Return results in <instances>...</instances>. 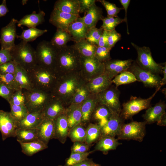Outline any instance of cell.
Wrapping results in <instances>:
<instances>
[{
    "label": "cell",
    "mask_w": 166,
    "mask_h": 166,
    "mask_svg": "<svg viewBox=\"0 0 166 166\" xmlns=\"http://www.w3.org/2000/svg\"><path fill=\"white\" fill-rule=\"evenodd\" d=\"M27 71L33 89L50 93L57 80L53 70L38 65Z\"/></svg>",
    "instance_id": "obj_1"
},
{
    "label": "cell",
    "mask_w": 166,
    "mask_h": 166,
    "mask_svg": "<svg viewBox=\"0 0 166 166\" xmlns=\"http://www.w3.org/2000/svg\"><path fill=\"white\" fill-rule=\"evenodd\" d=\"M81 67V56L73 45L58 50L53 70L57 74Z\"/></svg>",
    "instance_id": "obj_2"
},
{
    "label": "cell",
    "mask_w": 166,
    "mask_h": 166,
    "mask_svg": "<svg viewBox=\"0 0 166 166\" xmlns=\"http://www.w3.org/2000/svg\"><path fill=\"white\" fill-rule=\"evenodd\" d=\"M11 51L13 60L26 71L37 65L35 50L28 43L22 41Z\"/></svg>",
    "instance_id": "obj_3"
},
{
    "label": "cell",
    "mask_w": 166,
    "mask_h": 166,
    "mask_svg": "<svg viewBox=\"0 0 166 166\" xmlns=\"http://www.w3.org/2000/svg\"><path fill=\"white\" fill-rule=\"evenodd\" d=\"M24 90L25 105L29 113L42 111L52 97L51 93L40 89Z\"/></svg>",
    "instance_id": "obj_4"
},
{
    "label": "cell",
    "mask_w": 166,
    "mask_h": 166,
    "mask_svg": "<svg viewBox=\"0 0 166 166\" xmlns=\"http://www.w3.org/2000/svg\"><path fill=\"white\" fill-rule=\"evenodd\" d=\"M160 88L156 89L154 93L146 99L131 96L129 100L122 105L120 115L121 118L124 121L130 119L141 110L148 108L152 99Z\"/></svg>",
    "instance_id": "obj_5"
},
{
    "label": "cell",
    "mask_w": 166,
    "mask_h": 166,
    "mask_svg": "<svg viewBox=\"0 0 166 166\" xmlns=\"http://www.w3.org/2000/svg\"><path fill=\"white\" fill-rule=\"evenodd\" d=\"M58 51L50 42H40L35 50L37 65L53 70Z\"/></svg>",
    "instance_id": "obj_6"
},
{
    "label": "cell",
    "mask_w": 166,
    "mask_h": 166,
    "mask_svg": "<svg viewBox=\"0 0 166 166\" xmlns=\"http://www.w3.org/2000/svg\"><path fill=\"white\" fill-rule=\"evenodd\" d=\"M131 44L136 51L137 54L136 61L139 67L155 74L162 73V65L157 63L153 59L149 47H140L132 42Z\"/></svg>",
    "instance_id": "obj_7"
},
{
    "label": "cell",
    "mask_w": 166,
    "mask_h": 166,
    "mask_svg": "<svg viewBox=\"0 0 166 166\" xmlns=\"http://www.w3.org/2000/svg\"><path fill=\"white\" fill-rule=\"evenodd\" d=\"M146 122L133 121L127 124L124 123L117 139L133 140L142 142L146 134Z\"/></svg>",
    "instance_id": "obj_8"
},
{
    "label": "cell",
    "mask_w": 166,
    "mask_h": 166,
    "mask_svg": "<svg viewBox=\"0 0 166 166\" xmlns=\"http://www.w3.org/2000/svg\"><path fill=\"white\" fill-rule=\"evenodd\" d=\"M97 101L100 104L107 107L113 113L120 115L121 106L119 100L120 92L117 87L114 86L99 93Z\"/></svg>",
    "instance_id": "obj_9"
},
{
    "label": "cell",
    "mask_w": 166,
    "mask_h": 166,
    "mask_svg": "<svg viewBox=\"0 0 166 166\" xmlns=\"http://www.w3.org/2000/svg\"><path fill=\"white\" fill-rule=\"evenodd\" d=\"M128 70L134 75L137 81L142 82L145 86L155 88L156 89L161 87L162 78L158 74L145 70L135 63L132 64Z\"/></svg>",
    "instance_id": "obj_10"
},
{
    "label": "cell",
    "mask_w": 166,
    "mask_h": 166,
    "mask_svg": "<svg viewBox=\"0 0 166 166\" xmlns=\"http://www.w3.org/2000/svg\"><path fill=\"white\" fill-rule=\"evenodd\" d=\"M18 123L10 112L0 110V131L3 141L10 137H15Z\"/></svg>",
    "instance_id": "obj_11"
},
{
    "label": "cell",
    "mask_w": 166,
    "mask_h": 166,
    "mask_svg": "<svg viewBox=\"0 0 166 166\" xmlns=\"http://www.w3.org/2000/svg\"><path fill=\"white\" fill-rule=\"evenodd\" d=\"M18 21L13 18L6 26L2 28L0 38L1 49L11 50L15 46L14 42L17 35L16 24Z\"/></svg>",
    "instance_id": "obj_12"
},
{
    "label": "cell",
    "mask_w": 166,
    "mask_h": 166,
    "mask_svg": "<svg viewBox=\"0 0 166 166\" xmlns=\"http://www.w3.org/2000/svg\"><path fill=\"white\" fill-rule=\"evenodd\" d=\"M79 17V15L69 14L53 9L51 13L49 21L57 29L67 30L69 25Z\"/></svg>",
    "instance_id": "obj_13"
},
{
    "label": "cell",
    "mask_w": 166,
    "mask_h": 166,
    "mask_svg": "<svg viewBox=\"0 0 166 166\" xmlns=\"http://www.w3.org/2000/svg\"><path fill=\"white\" fill-rule=\"evenodd\" d=\"M133 61L131 59L110 60L105 63L104 72L112 80L120 73L128 70L132 64Z\"/></svg>",
    "instance_id": "obj_14"
},
{
    "label": "cell",
    "mask_w": 166,
    "mask_h": 166,
    "mask_svg": "<svg viewBox=\"0 0 166 166\" xmlns=\"http://www.w3.org/2000/svg\"><path fill=\"white\" fill-rule=\"evenodd\" d=\"M124 121L119 114L113 113L107 123L101 128V137L117 136L124 123Z\"/></svg>",
    "instance_id": "obj_15"
},
{
    "label": "cell",
    "mask_w": 166,
    "mask_h": 166,
    "mask_svg": "<svg viewBox=\"0 0 166 166\" xmlns=\"http://www.w3.org/2000/svg\"><path fill=\"white\" fill-rule=\"evenodd\" d=\"M38 140L48 145L49 141L54 138L53 120L44 117L36 128Z\"/></svg>",
    "instance_id": "obj_16"
},
{
    "label": "cell",
    "mask_w": 166,
    "mask_h": 166,
    "mask_svg": "<svg viewBox=\"0 0 166 166\" xmlns=\"http://www.w3.org/2000/svg\"><path fill=\"white\" fill-rule=\"evenodd\" d=\"M54 139L64 144L68 137L69 130L67 118L65 114L59 115L54 120Z\"/></svg>",
    "instance_id": "obj_17"
},
{
    "label": "cell",
    "mask_w": 166,
    "mask_h": 166,
    "mask_svg": "<svg viewBox=\"0 0 166 166\" xmlns=\"http://www.w3.org/2000/svg\"><path fill=\"white\" fill-rule=\"evenodd\" d=\"M103 18L101 8L97 6L95 3L88 10L84 17H80L77 19L82 22L89 29L96 27L98 21Z\"/></svg>",
    "instance_id": "obj_18"
},
{
    "label": "cell",
    "mask_w": 166,
    "mask_h": 166,
    "mask_svg": "<svg viewBox=\"0 0 166 166\" xmlns=\"http://www.w3.org/2000/svg\"><path fill=\"white\" fill-rule=\"evenodd\" d=\"M166 107L164 102L160 101L154 106L148 108L142 116L146 124L157 122L165 113Z\"/></svg>",
    "instance_id": "obj_19"
},
{
    "label": "cell",
    "mask_w": 166,
    "mask_h": 166,
    "mask_svg": "<svg viewBox=\"0 0 166 166\" xmlns=\"http://www.w3.org/2000/svg\"><path fill=\"white\" fill-rule=\"evenodd\" d=\"M81 67L89 73L99 75L104 72L105 63L100 62L94 57H81Z\"/></svg>",
    "instance_id": "obj_20"
},
{
    "label": "cell",
    "mask_w": 166,
    "mask_h": 166,
    "mask_svg": "<svg viewBox=\"0 0 166 166\" xmlns=\"http://www.w3.org/2000/svg\"><path fill=\"white\" fill-rule=\"evenodd\" d=\"M42 112L44 117L53 120L64 113V108L60 101L53 97L45 106Z\"/></svg>",
    "instance_id": "obj_21"
},
{
    "label": "cell",
    "mask_w": 166,
    "mask_h": 166,
    "mask_svg": "<svg viewBox=\"0 0 166 166\" xmlns=\"http://www.w3.org/2000/svg\"><path fill=\"white\" fill-rule=\"evenodd\" d=\"M43 118L42 111L30 112L18 122V128H36Z\"/></svg>",
    "instance_id": "obj_22"
},
{
    "label": "cell",
    "mask_w": 166,
    "mask_h": 166,
    "mask_svg": "<svg viewBox=\"0 0 166 166\" xmlns=\"http://www.w3.org/2000/svg\"><path fill=\"white\" fill-rule=\"evenodd\" d=\"M45 13L42 10H40L38 13L33 11L32 13L25 15L18 21L17 26H25L29 28H35L45 21Z\"/></svg>",
    "instance_id": "obj_23"
},
{
    "label": "cell",
    "mask_w": 166,
    "mask_h": 166,
    "mask_svg": "<svg viewBox=\"0 0 166 166\" xmlns=\"http://www.w3.org/2000/svg\"><path fill=\"white\" fill-rule=\"evenodd\" d=\"M112 83V80L104 72L93 80L89 88L92 92L99 93L109 88Z\"/></svg>",
    "instance_id": "obj_24"
},
{
    "label": "cell",
    "mask_w": 166,
    "mask_h": 166,
    "mask_svg": "<svg viewBox=\"0 0 166 166\" xmlns=\"http://www.w3.org/2000/svg\"><path fill=\"white\" fill-rule=\"evenodd\" d=\"M88 29L82 22L77 19L69 25L67 30L72 38L73 41L76 42L85 39Z\"/></svg>",
    "instance_id": "obj_25"
},
{
    "label": "cell",
    "mask_w": 166,
    "mask_h": 166,
    "mask_svg": "<svg viewBox=\"0 0 166 166\" xmlns=\"http://www.w3.org/2000/svg\"><path fill=\"white\" fill-rule=\"evenodd\" d=\"M53 9L62 12L75 15H79L78 0H58L56 1Z\"/></svg>",
    "instance_id": "obj_26"
},
{
    "label": "cell",
    "mask_w": 166,
    "mask_h": 166,
    "mask_svg": "<svg viewBox=\"0 0 166 166\" xmlns=\"http://www.w3.org/2000/svg\"><path fill=\"white\" fill-rule=\"evenodd\" d=\"M118 140L115 137L108 136L101 137L97 141L95 147V151L107 152L108 151L115 150L117 147L121 145Z\"/></svg>",
    "instance_id": "obj_27"
},
{
    "label": "cell",
    "mask_w": 166,
    "mask_h": 166,
    "mask_svg": "<svg viewBox=\"0 0 166 166\" xmlns=\"http://www.w3.org/2000/svg\"><path fill=\"white\" fill-rule=\"evenodd\" d=\"M73 41V39L68 32L60 29H57L50 42L58 50L67 45V43Z\"/></svg>",
    "instance_id": "obj_28"
},
{
    "label": "cell",
    "mask_w": 166,
    "mask_h": 166,
    "mask_svg": "<svg viewBox=\"0 0 166 166\" xmlns=\"http://www.w3.org/2000/svg\"><path fill=\"white\" fill-rule=\"evenodd\" d=\"M73 45L80 56L85 57H94L97 46L85 39L75 42Z\"/></svg>",
    "instance_id": "obj_29"
},
{
    "label": "cell",
    "mask_w": 166,
    "mask_h": 166,
    "mask_svg": "<svg viewBox=\"0 0 166 166\" xmlns=\"http://www.w3.org/2000/svg\"><path fill=\"white\" fill-rule=\"evenodd\" d=\"M14 75L18 85L22 89L30 90L33 89L27 71L18 64Z\"/></svg>",
    "instance_id": "obj_30"
},
{
    "label": "cell",
    "mask_w": 166,
    "mask_h": 166,
    "mask_svg": "<svg viewBox=\"0 0 166 166\" xmlns=\"http://www.w3.org/2000/svg\"><path fill=\"white\" fill-rule=\"evenodd\" d=\"M100 105L95 109L93 117L97 122L96 124L101 128L107 123L113 113L106 106Z\"/></svg>",
    "instance_id": "obj_31"
},
{
    "label": "cell",
    "mask_w": 166,
    "mask_h": 166,
    "mask_svg": "<svg viewBox=\"0 0 166 166\" xmlns=\"http://www.w3.org/2000/svg\"><path fill=\"white\" fill-rule=\"evenodd\" d=\"M20 144L22 152L28 156H31L48 148V145L39 140Z\"/></svg>",
    "instance_id": "obj_32"
},
{
    "label": "cell",
    "mask_w": 166,
    "mask_h": 166,
    "mask_svg": "<svg viewBox=\"0 0 166 166\" xmlns=\"http://www.w3.org/2000/svg\"><path fill=\"white\" fill-rule=\"evenodd\" d=\"M20 143H26L38 140L36 128H18L15 137Z\"/></svg>",
    "instance_id": "obj_33"
},
{
    "label": "cell",
    "mask_w": 166,
    "mask_h": 166,
    "mask_svg": "<svg viewBox=\"0 0 166 166\" xmlns=\"http://www.w3.org/2000/svg\"><path fill=\"white\" fill-rule=\"evenodd\" d=\"M69 130L81 122L82 113L81 106H72L68 109L66 115Z\"/></svg>",
    "instance_id": "obj_34"
},
{
    "label": "cell",
    "mask_w": 166,
    "mask_h": 166,
    "mask_svg": "<svg viewBox=\"0 0 166 166\" xmlns=\"http://www.w3.org/2000/svg\"><path fill=\"white\" fill-rule=\"evenodd\" d=\"M101 137V128L97 124H89L86 129L85 143L90 145Z\"/></svg>",
    "instance_id": "obj_35"
},
{
    "label": "cell",
    "mask_w": 166,
    "mask_h": 166,
    "mask_svg": "<svg viewBox=\"0 0 166 166\" xmlns=\"http://www.w3.org/2000/svg\"><path fill=\"white\" fill-rule=\"evenodd\" d=\"M47 31L46 30H40L36 27L29 28L27 30H23L21 34L20 35H17L16 38L28 43L34 41Z\"/></svg>",
    "instance_id": "obj_36"
},
{
    "label": "cell",
    "mask_w": 166,
    "mask_h": 166,
    "mask_svg": "<svg viewBox=\"0 0 166 166\" xmlns=\"http://www.w3.org/2000/svg\"><path fill=\"white\" fill-rule=\"evenodd\" d=\"M137 81L132 72L126 70L116 75L112 79V82L118 87L120 85L132 83Z\"/></svg>",
    "instance_id": "obj_37"
},
{
    "label": "cell",
    "mask_w": 166,
    "mask_h": 166,
    "mask_svg": "<svg viewBox=\"0 0 166 166\" xmlns=\"http://www.w3.org/2000/svg\"><path fill=\"white\" fill-rule=\"evenodd\" d=\"M68 136L74 142H85L86 138V129L81 124L70 129Z\"/></svg>",
    "instance_id": "obj_38"
},
{
    "label": "cell",
    "mask_w": 166,
    "mask_h": 166,
    "mask_svg": "<svg viewBox=\"0 0 166 166\" xmlns=\"http://www.w3.org/2000/svg\"><path fill=\"white\" fill-rule=\"evenodd\" d=\"M97 102V100L89 99L85 101L81 105V122H85L89 121L91 115L95 109Z\"/></svg>",
    "instance_id": "obj_39"
},
{
    "label": "cell",
    "mask_w": 166,
    "mask_h": 166,
    "mask_svg": "<svg viewBox=\"0 0 166 166\" xmlns=\"http://www.w3.org/2000/svg\"><path fill=\"white\" fill-rule=\"evenodd\" d=\"M101 20L103 23L101 28L103 30L108 31L115 29V27L117 25L124 22V19L121 18L118 16H107L103 18Z\"/></svg>",
    "instance_id": "obj_40"
},
{
    "label": "cell",
    "mask_w": 166,
    "mask_h": 166,
    "mask_svg": "<svg viewBox=\"0 0 166 166\" xmlns=\"http://www.w3.org/2000/svg\"><path fill=\"white\" fill-rule=\"evenodd\" d=\"M10 105V112L17 123L23 119L29 113L25 105Z\"/></svg>",
    "instance_id": "obj_41"
},
{
    "label": "cell",
    "mask_w": 166,
    "mask_h": 166,
    "mask_svg": "<svg viewBox=\"0 0 166 166\" xmlns=\"http://www.w3.org/2000/svg\"><path fill=\"white\" fill-rule=\"evenodd\" d=\"M0 84H3L15 91L22 90L18 85L14 74L0 73Z\"/></svg>",
    "instance_id": "obj_42"
},
{
    "label": "cell",
    "mask_w": 166,
    "mask_h": 166,
    "mask_svg": "<svg viewBox=\"0 0 166 166\" xmlns=\"http://www.w3.org/2000/svg\"><path fill=\"white\" fill-rule=\"evenodd\" d=\"M103 31L101 27L98 28L95 27L88 29L85 39L89 42L97 46Z\"/></svg>",
    "instance_id": "obj_43"
},
{
    "label": "cell",
    "mask_w": 166,
    "mask_h": 166,
    "mask_svg": "<svg viewBox=\"0 0 166 166\" xmlns=\"http://www.w3.org/2000/svg\"><path fill=\"white\" fill-rule=\"evenodd\" d=\"M92 152L83 153L71 152L69 157L66 160L65 166H71L86 159Z\"/></svg>",
    "instance_id": "obj_44"
},
{
    "label": "cell",
    "mask_w": 166,
    "mask_h": 166,
    "mask_svg": "<svg viewBox=\"0 0 166 166\" xmlns=\"http://www.w3.org/2000/svg\"><path fill=\"white\" fill-rule=\"evenodd\" d=\"M111 49L108 47L97 46L94 57L100 62L105 63L111 60L110 51Z\"/></svg>",
    "instance_id": "obj_45"
},
{
    "label": "cell",
    "mask_w": 166,
    "mask_h": 166,
    "mask_svg": "<svg viewBox=\"0 0 166 166\" xmlns=\"http://www.w3.org/2000/svg\"><path fill=\"white\" fill-rule=\"evenodd\" d=\"M105 8L107 16L117 17V14L123 8L117 7L114 4L105 0H98Z\"/></svg>",
    "instance_id": "obj_46"
},
{
    "label": "cell",
    "mask_w": 166,
    "mask_h": 166,
    "mask_svg": "<svg viewBox=\"0 0 166 166\" xmlns=\"http://www.w3.org/2000/svg\"><path fill=\"white\" fill-rule=\"evenodd\" d=\"M25 98L22 90L14 92L9 102L10 105H25Z\"/></svg>",
    "instance_id": "obj_47"
},
{
    "label": "cell",
    "mask_w": 166,
    "mask_h": 166,
    "mask_svg": "<svg viewBox=\"0 0 166 166\" xmlns=\"http://www.w3.org/2000/svg\"><path fill=\"white\" fill-rule=\"evenodd\" d=\"M14 61L12 60L0 65V73L2 74H14L17 65Z\"/></svg>",
    "instance_id": "obj_48"
},
{
    "label": "cell",
    "mask_w": 166,
    "mask_h": 166,
    "mask_svg": "<svg viewBox=\"0 0 166 166\" xmlns=\"http://www.w3.org/2000/svg\"><path fill=\"white\" fill-rule=\"evenodd\" d=\"M121 34L115 29L108 31V44L109 48L111 49L120 39Z\"/></svg>",
    "instance_id": "obj_49"
},
{
    "label": "cell",
    "mask_w": 166,
    "mask_h": 166,
    "mask_svg": "<svg viewBox=\"0 0 166 166\" xmlns=\"http://www.w3.org/2000/svg\"><path fill=\"white\" fill-rule=\"evenodd\" d=\"M90 145L85 142H76L71 148V152L83 153L88 152Z\"/></svg>",
    "instance_id": "obj_50"
},
{
    "label": "cell",
    "mask_w": 166,
    "mask_h": 166,
    "mask_svg": "<svg viewBox=\"0 0 166 166\" xmlns=\"http://www.w3.org/2000/svg\"><path fill=\"white\" fill-rule=\"evenodd\" d=\"M76 93L74 97V102L76 104H79L83 101L86 98L87 92L83 88H79L75 89Z\"/></svg>",
    "instance_id": "obj_51"
},
{
    "label": "cell",
    "mask_w": 166,
    "mask_h": 166,
    "mask_svg": "<svg viewBox=\"0 0 166 166\" xmlns=\"http://www.w3.org/2000/svg\"><path fill=\"white\" fill-rule=\"evenodd\" d=\"M15 91L4 85L0 84V96L6 100L8 103L12 94Z\"/></svg>",
    "instance_id": "obj_52"
},
{
    "label": "cell",
    "mask_w": 166,
    "mask_h": 166,
    "mask_svg": "<svg viewBox=\"0 0 166 166\" xmlns=\"http://www.w3.org/2000/svg\"><path fill=\"white\" fill-rule=\"evenodd\" d=\"M79 13H86L90 7L96 3V0H78Z\"/></svg>",
    "instance_id": "obj_53"
},
{
    "label": "cell",
    "mask_w": 166,
    "mask_h": 166,
    "mask_svg": "<svg viewBox=\"0 0 166 166\" xmlns=\"http://www.w3.org/2000/svg\"><path fill=\"white\" fill-rule=\"evenodd\" d=\"M12 60L11 50L1 49L0 50V65Z\"/></svg>",
    "instance_id": "obj_54"
},
{
    "label": "cell",
    "mask_w": 166,
    "mask_h": 166,
    "mask_svg": "<svg viewBox=\"0 0 166 166\" xmlns=\"http://www.w3.org/2000/svg\"><path fill=\"white\" fill-rule=\"evenodd\" d=\"M97 46L108 47V31L103 30L99 40Z\"/></svg>",
    "instance_id": "obj_55"
},
{
    "label": "cell",
    "mask_w": 166,
    "mask_h": 166,
    "mask_svg": "<svg viewBox=\"0 0 166 166\" xmlns=\"http://www.w3.org/2000/svg\"><path fill=\"white\" fill-rule=\"evenodd\" d=\"M120 2L121 3V5L123 6V8L125 10V16L124 18V22H126L127 25V32L128 34H129V32L128 29V21L127 18V11L128 7L129 5L130 2V0H120Z\"/></svg>",
    "instance_id": "obj_56"
},
{
    "label": "cell",
    "mask_w": 166,
    "mask_h": 166,
    "mask_svg": "<svg viewBox=\"0 0 166 166\" xmlns=\"http://www.w3.org/2000/svg\"><path fill=\"white\" fill-rule=\"evenodd\" d=\"M9 12L6 0H2V3L0 4V18L5 16Z\"/></svg>",
    "instance_id": "obj_57"
},
{
    "label": "cell",
    "mask_w": 166,
    "mask_h": 166,
    "mask_svg": "<svg viewBox=\"0 0 166 166\" xmlns=\"http://www.w3.org/2000/svg\"><path fill=\"white\" fill-rule=\"evenodd\" d=\"M97 164L94 163L92 160L87 158L86 159L71 166H94Z\"/></svg>",
    "instance_id": "obj_58"
},
{
    "label": "cell",
    "mask_w": 166,
    "mask_h": 166,
    "mask_svg": "<svg viewBox=\"0 0 166 166\" xmlns=\"http://www.w3.org/2000/svg\"><path fill=\"white\" fill-rule=\"evenodd\" d=\"M162 69L163 77V78H162L160 84L161 87L165 85L166 83V64L165 62L163 65H162Z\"/></svg>",
    "instance_id": "obj_59"
},
{
    "label": "cell",
    "mask_w": 166,
    "mask_h": 166,
    "mask_svg": "<svg viewBox=\"0 0 166 166\" xmlns=\"http://www.w3.org/2000/svg\"><path fill=\"white\" fill-rule=\"evenodd\" d=\"M158 125L165 126L166 125V113H164L160 120L157 122Z\"/></svg>",
    "instance_id": "obj_60"
},
{
    "label": "cell",
    "mask_w": 166,
    "mask_h": 166,
    "mask_svg": "<svg viewBox=\"0 0 166 166\" xmlns=\"http://www.w3.org/2000/svg\"><path fill=\"white\" fill-rule=\"evenodd\" d=\"M28 1V0H22V3L23 5H24L26 4V3Z\"/></svg>",
    "instance_id": "obj_61"
},
{
    "label": "cell",
    "mask_w": 166,
    "mask_h": 166,
    "mask_svg": "<svg viewBox=\"0 0 166 166\" xmlns=\"http://www.w3.org/2000/svg\"><path fill=\"white\" fill-rule=\"evenodd\" d=\"M94 166H101L98 164H97L95 165Z\"/></svg>",
    "instance_id": "obj_62"
},
{
    "label": "cell",
    "mask_w": 166,
    "mask_h": 166,
    "mask_svg": "<svg viewBox=\"0 0 166 166\" xmlns=\"http://www.w3.org/2000/svg\"><path fill=\"white\" fill-rule=\"evenodd\" d=\"M61 166V165H59V166Z\"/></svg>",
    "instance_id": "obj_63"
}]
</instances>
